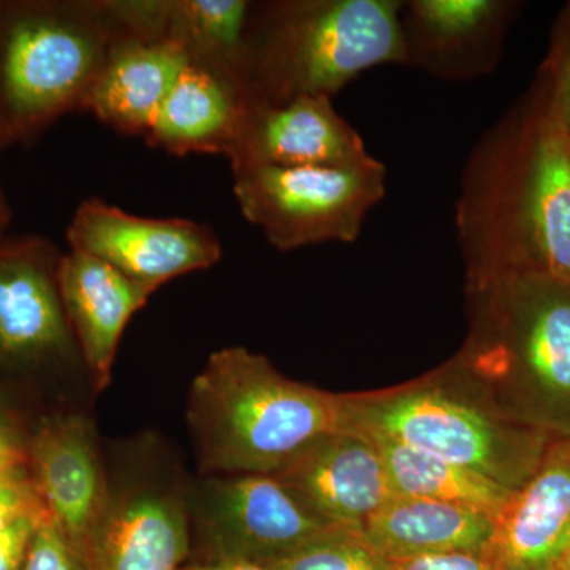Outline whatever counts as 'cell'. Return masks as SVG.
Returning a JSON list of instances; mask_svg holds the SVG:
<instances>
[{
  "mask_svg": "<svg viewBox=\"0 0 570 570\" xmlns=\"http://www.w3.org/2000/svg\"><path fill=\"white\" fill-rule=\"evenodd\" d=\"M249 0H165L164 33L189 63L243 80ZM246 88V85H245Z\"/></svg>",
  "mask_w": 570,
  "mask_h": 570,
  "instance_id": "cell-22",
  "label": "cell"
},
{
  "mask_svg": "<svg viewBox=\"0 0 570 570\" xmlns=\"http://www.w3.org/2000/svg\"><path fill=\"white\" fill-rule=\"evenodd\" d=\"M466 313L453 358L510 417L570 438V285L535 272L466 277Z\"/></svg>",
  "mask_w": 570,
  "mask_h": 570,
  "instance_id": "cell-2",
  "label": "cell"
},
{
  "mask_svg": "<svg viewBox=\"0 0 570 570\" xmlns=\"http://www.w3.org/2000/svg\"><path fill=\"white\" fill-rule=\"evenodd\" d=\"M272 475L311 512L348 530L363 531L393 497L376 445L348 431L316 439Z\"/></svg>",
  "mask_w": 570,
  "mask_h": 570,
  "instance_id": "cell-12",
  "label": "cell"
},
{
  "mask_svg": "<svg viewBox=\"0 0 570 570\" xmlns=\"http://www.w3.org/2000/svg\"><path fill=\"white\" fill-rule=\"evenodd\" d=\"M234 195L247 223L279 250L354 243L367 214L384 198V164L352 167L236 165Z\"/></svg>",
  "mask_w": 570,
  "mask_h": 570,
  "instance_id": "cell-7",
  "label": "cell"
},
{
  "mask_svg": "<svg viewBox=\"0 0 570 570\" xmlns=\"http://www.w3.org/2000/svg\"><path fill=\"white\" fill-rule=\"evenodd\" d=\"M494 519L431 499L392 497L366 521L367 542L393 562L489 550Z\"/></svg>",
  "mask_w": 570,
  "mask_h": 570,
  "instance_id": "cell-20",
  "label": "cell"
},
{
  "mask_svg": "<svg viewBox=\"0 0 570 570\" xmlns=\"http://www.w3.org/2000/svg\"><path fill=\"white\" fill-rule=\"evenodd\" d=\"M29 515L48 513L41 504L26 463L24 466L0 472V532L13 521Z\"/></svg>",
  "mask_w": 570,
  "mask_h": 570,
  "instance_id": "cell-26",
  "label": "cell"
},
{
  "mask_svg": "<svg viewBox=\"0 0 570 570\" xmlns=\"http://www.w3.org/2000/svg\"><path fill=\"white\" fill-rule=\"evenodd\" d=\"M58 283L82 363L100 392L110 384L124 330L154 291L75 249L62 254Z\"/></svg>",
  "mask_w": 570,
  "mask_h": 570,
  "instance_id": "cell-17",
  "label": "cell"
},
{
  "mask_svg": "<svg viewBox=\"0 0 570 570\" xmlns=\"http://www.w3.org/2000/svg\"><path fill=\"white\" fill-rule=\"evenodd\" d=\"M341 431L392 439L519 490L553 439L510 417L455 358L393 387L341 393Z\"/></svg>",
  "mask_w": 570,
  "mask_h": 570,
  "instance_id": "cell-4",
  "label": "cell"
},
{
  "mask_svg": "<svg viewBox=\"0 0 570 570\" xmlns=\"http://www.w3.org/2000/svg\"><path fill=\"white\" fill-rule=\"evenodd\" d=\"M400 0L253 2L243 80L255 107L336 96L363 71L404 63Z\"/></svg>",
  "mask_w": 570,
  "mask_h": 570,
  "instance_id": "cell-5",
  "label": "cell"
},
{
  "mask_svg": "<svg viewBox=\"0 0 570 570\" xmlns=\"http://www.w3.org/2000/svg\"><path fill=\"white\" fill-rule=\"evenodd\" d=\"M0 430L3 431H13V428H11L9 420H7L6 415L0 412Z\"/></svg>",
  "mask_w": 570,
  "mask_h": 570,
  "instance_id": "cell-33",
  "label": "cell"
},
{
  "mask_svg": "<svg viewBox=\"0 0 570 570\" xmlns=\"http://www.w3.org/2000/svg\"><path fill=\"white\" fill-rule=\"evenodd\" d=\"M513 9L504 0L404 2V66L444 80L482 77L497 66Z\"/></svg>",
  "mask_w": 570,
  "mask_h": 570,
  "instance_id": "cell-13",
  "label": "cell"
},
{
  "mask_svg": "<svg viewBox=\"0 0 570 570\" xmlns=\"http://www.w3.org/2000/svg\"><path fill=\"white\" fill-rule=\"evenodd\" d=\"M264 566L276 570H395L393 562L367 542L363 531L348 528L325 532Z\"/></svg>",
  "mask_w": 570,
  "mask_h": 570,
  "instance_id": "cell-23",
  "label": "cell"
},
{
  "mask_svg": "<svg viewBox=\"0 0 570 570\" xmlns=\"http://www.w3.org/2000/svg\"><path fill=\"white\" fill-rule=\"evenodd\" d=\"M48 515H29L0 532V570H22L33 531Z\"/></svg>",
  "mask_w": 570,
  "mask_h": 570,
  "instance_id": "cell-27",
  "label": "cell"
},
{
  "mask_svg": "<svg viewBox=\"0 0 570 570\" xmlns=\"http://www.w3.org/2000/svg\"><path fill=\"white\" fill-rule=\"evenodd\" d=\"M22 570L92 569L48 517V519L41 520L33 531Z\"/></svg>",
  "mask_w": 570,
  "mask_h": 570,
  "instance_id": "cell-25",
  "label": "cell"
},
{
  "mask_svg": "<svg viewBox=\"0 0 570 570\" xmlns=\"http://www.w3.org/2000/svg\"><path fill=\"white\" fill-rule=\"evenodd\" d=\"M227 159L230 167H352L374 157L330 97L305 96L255 107Z\"/></svg>",
  "mask_w": 570,
  "mask_h": 570,
  "instance_id": "cell-14",
  "label": "cell"
},
{
  "mask_svg": "<svg viewBox=\"0 0 570 570\" xmlns=\"http://www.w3.org/2000/svg\"><path fill=\"white\" fill-rule=\"evenodd\" d=\"M570 543V438L557 439L494 520V570H553Z\"/></svg>",
  "mask_w": 570,
  "mask_h": 570,
  "instance_id": "cell-15",
  "label": "cell"
},
{
  "mask_svg": "<svg viewBox=\"0 0 570 570\" xmlns=\"http://www.w3.org/2000/svg\"><path fill=\"white\" fill-rule=\"evenodd\" d=\"M190 543L189 520L176 499L134 491L112 499L89 564L92 570H181Z\"/></svg>",
  "mask_w": 570,
  "mask_h": 570,
  "instance_id": "cell-19",
  "label": "cell"
},
{
  "mask_svg": "<svg viewBox=\"0 0 570 570\" xmlns=\"http://www.w3.org/2000/svg\"><path fill=\"white\" fill-rule=\"evenodd\" d=\"M62 253L41 235L0 239V363L32 367L80 355L59 292Z\"/></svg>",
  "mask_w": 570,
  "mask_h": 570,
  "instance_id": "cell-10",
  "label": "cell"
},
{
  "mask_svg": "<svg viewBox=\"0 0 570 570\" xmlns=\"http://www.w3.org/2000/svg\"><path fill=\"white\" fill-rule=\"evenodd\" d=\"M553 570H570V543L564 553H562L560 561H558L557 568Z\"/></svg>",
  "mask_w": 570,
  "mask_h": 570,
  "instance_id": "cell-31",
  "label": "cell"
},
{
  "mask_svg": "<svg viewBox=\"0 0 570 570\" xmlns=\"http://www.w3.org/2000/svg\"><path fill=\"white\" fill-rule=\"evenodd\" d=\"M24 464L26 463H17V461L2 459V456H0V472L11 468L24 466Z\"/></svg>",
  "mask_w": 570,
  "mask_h": 570,
  "instance_id": "cell-32",
  "label": "cell"
},
{
  "mask_svg": "<svg viewBox=\"0 0 570 570\" xmlns=\"http://www.w3.org/2000/svg\"><path fill=\"white\" fill-rule=\"evenodd\" d=\"M26 455L48 517L89 562L112 502L91 426L75 414L47 420L29 441Z\"/></svg>",
  "mask_w": 570,
  "mask_h": 570,
  "instance_id": "cell-11",
  "label": "cell"
},
{
  "mask_svg": "<svg viewBox=\"0 0 570 570\" xmlns=\"http://www.w3.org/2000/svg\"><path fill=\"white\" fill-rule=\"evenodd\" d=\"M67 242L137 281L157 288L176 277L212 268L223 257L219 236L209 225L183 217L127 213L99 197L75 209Z\"/></svg>",
  "mask_w": 570,
  "mask_h": 570,
  "instance_id": "cell-9",
  "label": "cell"
},
{
  "mask_svg": "<svg viewBox=\"0 0 570 570\" xmlns=\"http://www.w3.org/2000/svg\"><path fill=\"white\" fill-rule=\"evenodd\" d=\"M540 80L546 82L554 110L570 135V3L554 28Z\"/></svg>",
  "mask_w": 570,
  "mask_h": 570,
  "instance_id": "cell-24",
  "label": "cell"
},
{
  "mask_svg": "<svg viewBox=\"0 0 570 570\" xmlns=\"http://www.w3.org/2000/svg\"><path fill=\"white\" fill-rule=\"evenodd\" d=\"M181 570H276L264 564L245 561L202 562L187 561Z\"/></svg>",
  "mask_w": 570,
  "mask_h": 570,
  "instance_id": "cell-29",
  "label": "cell"
},
{
  "mask_svg": "<svg viewBox=\"0 0 570 570\" xmlns=\"http://www.w3.org/2000/svg\"><path fill=\"white\" fill-rule=\"evenodd\" d=\"M254 108L242 81L187 63L145 140L171 156L228 157Z\"/></svg>",
  "mask_w": 570,
  "mask_h": 570,
  "instance_id": "cell-18",
  "label": "cell"
},
{
  "mask_svg": "<svg viewBox=\"0 0 570 570\" xmlns=\"http://www.w3.org/2000/svg\"><path fill=\"white\" fill-rule=\"evenodd\" d=\"M455 227L466 277L535 272L570 285V135L542 80L469 157Z\"/></svg>",
  "mask_w": 570,
  "mask_h": 570,
  "instance_id": "cell-1",
  "label": "cell"
},
{
  "mask_svg": "<svg viewBox=\"0 0 570 570\" xmlns=\"http://www.w3.org/2000/svg\"><path fill=\"white\" fill-rule=\"evenodd\" d=\"M11 219H13V212H11L6 190H3L2 184H0V239L9 235L7 232H9Z\"/></svg>",
  "mask_w": 570,
  "mask_h": 570,
  "instance_id": "cell-30",
  "label": "cell"
},
{
  "mask_svg": "<svg viewBox=\"0 0 570 570\" xmlns=\"http://www.w3.org/2000/svg\"><path fill=\"white\" fill-rule=\"evenodd\" d=\"M198 517L194 561L202 562L266 564L341 528L311 512L272 474L216 475Z\"/></svg>",
  "mask_w": 570,
  "mask_h": 570,
  "instance_id": "cell-8",
  "label": "cell"
},
{
  "mask_svg": "<svg viewBox=\"0 0 570 570\" xmlns=\"http://www.w3.org/2000/svg\"><path fill=\"white\" fill-rule=\"evenodd\" d=\"M393 566L395 570H494L487 551L436 554V557L393 562Z\"/></svg>",
  "mask_w": 570,
  "mask_h": 570,
  "instance_id": "cell-28",
  "label": "cell"
},
{
  "mask_svg": "<svg viewBox=\"0 0 570 570\" xmlns=\"http://www.w3.org/2000/svg\"><path fill=\"white\" fill-rule=\"evenodd\" d=\"M370 439L384 461L393 497L422 498L479 510L497 520L513 491L485 475L392 439Z\"/></svg>",
  "mask_w": 570,
  "mask_h": 570,
  "instance_id": "cell-21",
  "label": "cell"
},
{
  "mask_svg": "<svg viewBox=\"0 0 570 570\" xmlns=\"http://www.w3.org/2000/svg\"><path fill=\"white\" fill-rule=\"evenodd\" d=\"M2 151H3V149H2V148H0V153H2Z\"/></svg>",
  "mask_w": 570,
  "mask_h": 570,
  "instance_id": "cell-34",
  "label": "cell"
},
{
  "mask_svg": "<svg viewBox=\"0 0 570 570\" xmlns=\"http://www.w3.org/2000/svg\"><path fill=\"white\" fill-rule=\"evenodd\" d=\"M187 423L205 474H276L341 431V393L294 381L249 348L224 347L190 385Z\"/></svg>",
  "mask_w": 570,
  "mask_h": 570,
  "instance_id": "cell-3",
  "label": "cell"
},
{
  "mask_svg": "<svg viewBox=\"0 0 570 570\" xmlns=\"http://www.w3.org/2000/svg\"><path fill=\"white\" fill-rule=\"evenodd\" d=\"M127 32L121 0H0V148L31 146L82 112Z\"/></svg>",
  "mask_w": 570,
  "mask_h": 570,
  "instance_id": "cell-6",
  "label": "cell"
},
{
  "mask_svg": "<svg viewBox=\"0 0 570 570\" xmlns=\"http://www.w3.org/2000/svg\"><path fill=\"white\" fill-rule=\"evenodd\" d=\"M187 63L183 48L167 37L124 33L108 52L82 112L115 132L145 138Z\"/></svg>",
  "mask_w": 570,
  "mask_h": 570,
  "instance_id": "cell-16",
  "label": "cell"
}]
</instances>
